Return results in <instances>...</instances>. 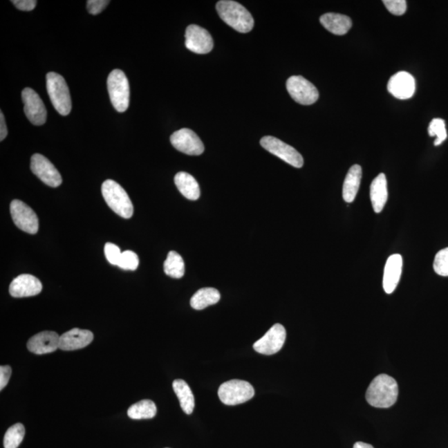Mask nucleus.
Wrapping results in <instances>:
<instances>
[{"instance_id": "nucleus-1", "label": "nucleus", "mask_w": 448, "mask_h": 448, "mask_svg": "<svg viewBox=\"0 0 448 448\" xmlns=\"http://www.w3.org/2000/svg\"><path fill=\"white\" fill-rule=\"evenodd\" d=\"M398 396V386L395 380L388 375H377L369 384L366 400L375 408L388 409L395 404Z\"/></svg>"}, {"instance_id": "nucleus-2", "label": "nucleus", "mask_w": 448, "mask_h": 448, "mask_svg": "<svg viewBox=\"0 0 448 448\" xmlns=\"http://www.w3.org/2000/svg\"><path fill=\"white\" fill-rule=\"evenodd\" d=\"M220 18L239 32H250L254 26L250 12L242 4L232 0H221L216 6Z\"/></svg>"}, {"instance_id": "nucleus-3", "label": "nucleus", "mask_w": 448, "mask_h": 448, "mask_svg": "<svg viewBox=\"0 0 448 448\" xmlns=\"http://www.w3.org/2000/svg\"><path fill=\"white\" fill-rule=\"evenodd\" d=\"M102 193L107 205L123 218H131L134 207L128 194L118 183L107 180L102 185Z\"/></svg>"}, {"instance_id": "nucleus-4", "label": "nucleus", "mask_w": 448, "mask_h": 448, "mask_svg": "<svg viewBox=\"0 0 448 448\" xmlns=\"http://www.w3.org/2000/svg\"><path fill=\"white\" fill-rule=\"evenodd\" d=\"M46 86L50 100L55 110L62 115H68L72 111V100L64 77L57 73H48L46 76Z\"/></svg>"}, {"instance_id": "nucleus-5", "label": "nucleus", "mask_w": 448, "mask_h": 448, "mask_svg": "<svg viewBox=\"0 0 448 448\" xmlns=\"http://www.w3.org/2000/svg\"><path fill=\"white\" fill-rule=\"evenodd\" d=\"M107 88L111 102L118 112H124L130 105V85L122 70L115 69L107 78Z\"/></svg>"}, {"instance_id": "nucleus-6", "label": "nucleus", "mask_w": 448, "mask_h": 448, "mask_svg": "<svg viewBox=\"0 0 448 448\" xmlns=\"http://www.w3.org/2000/svg\"><path fill=\"white\" fill-rule=\"evenodd\" d=\"M255 391L251 384L240 380H232L220 386L218 397L223 404L238 405L252 400Z\"/></svg>"}, {"instance_id": "nucleus-7", "label": "nucleus", "mask_w": 448, "mask_h": 448, "mask_svg": "<svg viewBox=\"0 0 448 448\" xmlns=\"http://www.w3.org/2000/svg\"><path fill=\"white\" fill-rule=\"evenodd\" d=\"M261 147L272 155L280 158L295 168H301L304 165V160L296 149L286 144L283 141L273 136H264L260 141Z\"/></svg>"}, {"instance_id": "nucleus-8", "label": "nucleus", "mask_w": 448, "mask_h": 448, "mask_svg": "<svg viewBox=\"0 0 448 448\" xmlns=\"http://www.w3.org/2000/svg\"><path fill=\"white\" fill-rule=\"evenodd\" d=\"M286 89L295 102L301 105H312L319 98L317 87L301 76H292L286 82Z\"/></svg>"}, {"instance_id": "nucleus-9", "label": "nucleus", "mask_w": 448, "mask_h": 448, "mask_svg": "<svg viewBox=\"0 0 448 448\" xmlns=\"http://www.w3.org/2000/svg\"><path fill=\"white\" fill-rule=\"evenodd\" d=\"M10 214L15 225L29 234H36L39 231V218L26 203L15 199L10 203Z\"/></svg>"}, {"instance_id": "nucleus-10", "label": "nucleus", "mask_w": 448, "mask_h": 448, "mask_svg": "<svg viewBox=\"0 0 448 448\" xmlns=\"http://www.w3.org/2000/svg\"><path fill=\"white\" fill-rule=\"evenodd\" d=\"M170 142L177 151L189 156H200L205 151L202 140L190 129L183 128L173 133Z\"/></svg>"}, {"instance_id": "nucleus-11", "label": "nucleus", "mask_w": 448, "mask_h": 448, "mask_svg": "<svg viewBox=\"0 0 448 448\" xmlns=\"http://www.w3.org/2000/svg\"><path fill=\"white\" fill-rule=\"evenodd\" d=\"M286 332L283 326L276 324L265 335L253 344V348L259 354L272 355L283 347Z\"/></svg>"}, {"instance_id": "nucleus-12", "label": "nucleus", "mask_w": 448, "mask_h": 448, "mask_svg": "<svg viewBox=\"0 0 448 448\" xmlns=\"http://www.w3.org/2000/svg\"><path fill=\"white\" fill-rule=\"evenodd\" d=\"M30 167L32 172L45 185L53 188L61 185L62 178L60 173L45 156L35 153L31 158Z\"/></svg>"}, {"instance_id": "nucleus-13", "label": "nucleus", "mask_w": 448, "mask_h": 448, "mask_svg": "<svg viewBox=\"0 0 448 448\" xmlns=\"http://www.w3.org/2000/svg\"><path fill=\"white\" fill-rule=\"evenodd\" d=\"M185 47L198 54H206L214 48V40L206 29L191 24L186 28Z\"/></svg>"}, {"instance_id": "nucleus-14", "label": "nucleus", "mask_w": 448, "mask_h": 448, "mask_svg": "<svg viewBox=\"0 0 448 448\" xmlns=\"http://www.w3.org/2000/svg\"><path fill=\"white\" fill-rule=\"evenodd\" d=\"M24 112L29 122L35 126H41L47 120V110L39 94L32 88H24L22 91Z\"/></svg>"}, {"instance_id": "nucleus-15", "label": "nucleus", "mask_w": 448, "mask_h": 448, "mask_svg": "<svg viewBox=\"0 0 448 448\" xmlns=\"http://www.w3.org/2000/svg\"><path fill=\"white\" fill-rule=\"evenodd\" d=\"M41 290H43V285L39 279L30 274H22L17 277L10 286V294L15 298L37 296Z\"/></svg>"}, {"instance_id": "nucleus-16", "label": "nucleus", "mask_w": 448, "mask_h": 448, "mask_svg": "<svg viewBox=\"0 0 448 448\" xmlns=\"http://www.w3.org/2000/svg\"><path fill=\"white\" fill-rule=\"evenodd\" d=\"M416 90L415 79L409 73L398 72L390 77L388 82V91L394 97L400 100L409 99L413 97Z\"/></svg>"}, {"instance_id": "nucleus-17", "label": "nucleus", "mask_w": 448, "mask_h": 448, "mask_svg": "<svg viewBox=\"0 0 448 448\" xmlns=\"http://www.w3.org/2000/svg\"><path fill=\"white\" fill-rule=\"evenodd\" d=\"M60 336L54 331H41L28 342V351L36 355L49 354L59 348Z\"/></svg>"}, {"instance_id": "nucleus-18", "label": "nucleus", "mask_w": 448, "mask_h": 448, "mask_svg": "<svg viewBox=\"0 0 448 448\" xmlns=\"http://www.w3.org/2000/svg\"><path fill=\"white\" fill-rule=\"evenodd\" d=\"M93 338V332L75 328L60 336L59 348L65 351L80 350L89 346Z\"/></svg>"}, {"instance_id": "nucleus-19", "label": "nucleus", "mask_w": 448, "mask_h": 448, "mask_svg": "<svg viewBox=\"0 0 448 448\" xmlns=\"http://www.w3.org/2000/svg\"><path fill=\"white\" fill-rule=\"evenodd\" d=\"M402 269V259L400 254L390 256L385 264L383 288L387 294H391L400 282Z\"/></svg>"}, {"instance_id": "nucleus-20", "label": "nucleus", "mask_w": 448, "mask_h": 448, "mask_svg": "<svg viewBox=\"0 0 448 448\" xmlns=\"http://www.w3.org/2000/svg\"><path fill=\"white\" fill-rule=\"evenodd\" d=\"M323 27L335 35H344L352 27V21L346 15L328 12L319 19Z\"/></svg>"}, {"instance_id": "nucleus-21", "label": "nucleus", "mask_w": 448, "mask_h": 448, "mask_svg": "<svg viewBox=\"0 0 448 448\" xmlns=\"http://www.w3.org/2000/svg\"><path fill=\"white\" fill-rule=\"evenodd\" d=\"M371 199L373 210L379 214L388 200L387 180L385 174L382 173L373 180L371 185Z\"/></svg>"}, {"instance_id": "nucleus-22", "label": "nucleus", "mask_w": 448, "mask_h": 448, "mask_svg": "<svg viewBox=\"0 0 448 448\" xmlns=\"http://www.w3.org/2000/svg\"><path fill=\"white\" fill-rule=\"evenodd\" d=\"M361 178H362V168L359 165H353L348 169L343 185V198L346 203H351L355 200L360 189Z\"/></svg>"}, {"instance_id": "nucleus-23", "label": "nucleus", "mask_w": 448, "mask_h": 448, "mask_svg": "<svg viewBox=\"0 0 448 448\" xmlns=\"http://www.w3.org/2000/svg\"><path fill=\"white\" fill-rule=\"evenodd\" d=\"M174 183L183 196L189 200H197L200 197V188L197 180L191 174L178 172L174 177Z\"/></svg>"}, {"instance_id": "nucleus-24", "label": "nucleus", "mask_w": 448, "mask_h": 448, "mask_svg": "<svg viewBox=\"0 0 448 448\" xmlns=\"http://www.w3.org/2000/svg\"><path fill=\"white\" fill-rule=\"evenodd\" d=\"M174 393L180 400L181 409L186 414L193 413L195 406L194 396L189 386L183 380H176L173 382Z\"/></svg>"}, {"instance_id": "nucleus-25", "label": "nucleus", "mask_w": 448, "mask_h": 448, "mask_svg": "<svg viewBox=\"0 0 448 448\" xmlns=\"http://www.w3.org/2000/svg\"><path fill=\"white\" fill-rule=\"evenodd\" d=\"M221 298L217 289L206 288L198 290L190 300V305L194 310H203L206 307L214 305Z\"/></svg>"}, {"instance_id": "nucleus-26", "label": "nucleus", "mask_w": 448, "mask_h": 448, "mask_svg": "<svg viewBox=\"0 0 448 448\" xmlns=\"http://www.w3.org/2000/svg\"><path fill=\"white\" fill-rule=\"evenodd\" d=\"M157 408L155 402L149 400H141L129 408L127 415L131 419H151L156 416Z\"/></svg>"}, {"instance_id": "nucleus-27", "label": "nucleus", "mask_w": 448, "mask_h": 448, "mask_svg": "<svg viewBox=\"0 0 448 448\" xmlns=\"http://www.w3.org/2000/svg\"><path fill=\"white\" fill-rule=\"evenodd\" d=\"M164 271L166 275L177 279L184 277L185 261L178 252L171 251L168 253L167 259L164 263Z\"/></svg>"}, {"instance_id": "nucleus-28", "label": "nucleus", "mask_w": 448, "mask_h": 448, "mask_svg": "<svg viewBox=\"0 0 448 448\" xmlns=\"http://www.w3.org/2000/svg\"><path fill=\"white\" fill-rule=\"evenodd\" d=\"M25 435V429L22 423H16L6 431L4 435V448H18L23 442Z\"/></svg>"}, {"instance_id": "nucleus-29", "label": "nucleus", "mask_w": 448, "mask_h": 448, "mask_svg": "<svg viewBox=\"0 0 448 448\" xmlns=\"http://www.w3.org/2000/svg\"><path fill=\"white\" fill-rule=\"evenodd\" d=\"M429 134L430 136H436L434 145L441 144L447 139L446 124L441 118H435L429 124Z\"/></svg>"}, {"instance_id": "nucleus-30", "label": "nucleus", "mask_w": 448, "mask_h": 448, "mask_svg": "<svg viewBox=\"0 0 448 448\" xmlns=\"http://www.w3.org/2000/svg\"><path fill=\"white\" fill-rule=\"evenodd\" d=\"M433 268L438 275L448 277V248L442 249L436 254Z\"/></svg>"}, {"instance_id": "nucleus-31", "label": "nucleus", "mask_w": 448, "mask_h": 448, "mask_svg": "<svg viewBox=\"0 0 448 448\" xmlns=\"http://www.w3.org/2000/svg\"><path fill=\"white\" fill-rule=\"evenodd\" d=\"M118 267L123 270L135 271L139 265V257L136 253L130 250L122 253L119 261Z\"/></svg>"}, {"instance_id": "nucleus-32", "label": "nucleus", "mask_w": 448, "mask_h": 448, "mask_svg": "<svg viewBox=\"0 0 448 448\" xmlns=\"http://www.w3.org/2000/svg\"><path fill=\"white\" fill-rule=\"evenodd\" d=\"M104 252H105L106 259L111 265H118L122 253L118 246L114 243H107L104 248Z\"/></svg>"}, {"instance_id": "nucleus-33", "label": "nucleus", "mask_w": 448, "mask_h": 448, "mask_svg": "<svg viewBox=\"0 0 448 448\" xmlns=\"http://www.w3.org/2000/svg\"><path fill=\"white\" fill-rule=\"evenodd\" d=\"M384 6L387 8L389 12L396 16H401L405 14L407 10V2L405 0H384Z\"/></svg>"}, {"instance_id": "nucleus-34", "label": "nucleus", "mask_w": 448, "mask_h": 448, "mask_svg": "<svg viewBox=\"0 0 448 448\" xmlns=\"http://www.w3.org/2000/svg\"><path fill=\"white\" fill-rule=\"evenodd\" d=\"M108 0H88L87 1V10L91 15H97L102 12L105 8L109 4Z\"/></svg>"}, {"instance_id": "nucleus-35", "label": "nucleus", "mask_w": 448, "mask_h": 448, "mask_svg": "<svg viewBox=\"0 0 448 448\" xmlns=\"http://www.w3.org/2000/svg\"><path fill=\"white\" fill-rule=\"evenodd\" d=\"M12 368L10 365H2L0 367V390L6 387L8 381L10 380Z\"/></svg>"}, {"instance_id": "nucleus-36", "label": "nucleus", "mask_w": 448, "mask_h": 448, "mask_svg": "<svg viewBox=\"0 0 448 448\" xmlns=\"http://www.w3.org/2000/svg\"><path fill=\"white\" fill-rule=\"evenodd\" d=\"M11 2L22 11H32L37 6L35 0H12Z\"/></svg>"}, {"instance_id": "nucleus-37", "label": "nucleus", "mask_w": 448, "mask_h": 448, "mask_svg": "<svg viewBox=\"0 0 448 448\" xmlns=\"http://www.w3.org/2000/svg\"><path fill=\"white\" fill-rule=\"evenodd\" d=\"M8 135V128L3 112H0V140L3 141Z\"/></svg>"}, {"instance_id": "nucleus-38", "label": "nucleus", "mask_w": 448, "mask_h": 448, "mask_svg": "<svg viewBox=\"0 0 448 448\" xmlns=\"http://www.w3.org/2000/svg\"><path fill=\"white\" fill-rule=\"evenodd\" d=\"M354 448H375L371 444L364 443L362 442H356L354 445Z\"/></svg>"}]
</instances>
